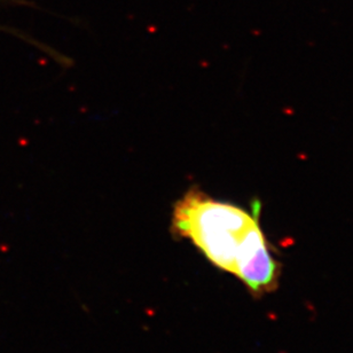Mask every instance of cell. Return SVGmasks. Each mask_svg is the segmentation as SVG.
Instances as JSON below:
<instances>
[{"label": "cell", "instance_id": "6da1fadb", "mask_svg": "<svg viewBox=\"0 0 353 353\" xmlns=\"http://www.w3.org/2000/svg\"><path fill=\"white\" fill-rule=\"evenodd\" d=\"M259 214V203L249 212L193 187L174 204L171 229L190 241L213 266L236 277L251 295L261 296L277 289L281 267L268 248Z\"/></svg>", "mask_w": 353, "mask_h": 353}]
</instances>
